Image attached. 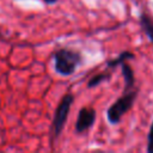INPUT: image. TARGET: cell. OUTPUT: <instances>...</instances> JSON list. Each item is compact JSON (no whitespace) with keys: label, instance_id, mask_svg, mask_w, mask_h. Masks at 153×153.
<instances>
[{"label":"cell","instance_id":"cell-1","mask_svg":"<svg viewBox=\"0 0 153 153\" xmlns=\"http://www.w3.org/2000/svg\"><path fill=\"white\" fill-rule=\"evenodd\" d=\"M55 68L61 75H71L79 66L80 54L68 49H61L55 54Z\"/></svg>","mask_w":153,"mask_h":153},{"label":"cell","instance_id":"cell-2","mask_svg":"<svg viewBox=\"0 0 153 153\" xmlns=\"http://www.w3.org/2000/svg\"><path fill=\"white\" fill-rule=\"evenodd\" d=\"M136 93L134 91L126 92L121 98H118L109 109H108V120L112 123L116 124L120 122L122 116L133 106V103L135 100Z\"/></svg>","mask_w":153,"mask_h":153},{"label":"cell","instance_id":"cell-3","mask_svg":"<svg viewBox=\"0 0 153 153\" xmlns=\"http://www.w3.org/2000/svg\"><path fill=\"white\" fill-rule=\"evenodd\" d=\"M72 102H73V97L71 94H66L56 109L55 117H54V131L56 135L60 134V131L62 130V128L65 126V122L67 120Z\"/></svg>","mask_w":153,"mask_h":153},{"label":"cell","instance_id":"cell-4","mask_svg":"<svg viewBox=\"0 0 153 153\" xmlns=\"http://www.w3.org/2000/svg\"><path fill=\"white\" fill-rule=\"evenodd\" d=\"M96 120V111L92 108H82L79 111L78 121L75 123V129L78 133H82L88 129Z\"/></svg>","mask_w":153,"mask_h":153},{"label":"cell","instance_id":"cell-5","mask_svg":"<svg viewBox=\"0 0 153 153\" xmlns=\"http://www.w3.org/2000/svg\"><path fill=\"white\" fill-rule=\"evenodd\" d=\"M140 23H141V26H142L143 31L146 32V35L153 42V18L143 13V14H141Z\"/></svg>","mask_w":153,"mask_h":153},{"label":"cell","instance_id":"cell-6","mask_svg":"<svg viewBox=\"0 0 153 153\" xmlns=\"http://www.w3.org/2000/svg\"><path fill=\"white\" fill-rule=\"evenodd\" d=\"M120 65H121V67H122V73H123V76H124L126 87H127V90H128L129 87H131V86L134 85V74H133L131 68H130L127 63H124V61H123L122 63H120Z\"/></svg>","mask_w":153,"mask_h":153},{"label":"cell","instance_id":"cell-7","mask_svg":"<svg viewBox=\"0 0 153 153\" xmlns=\"http://www.w3.org/2000/svg\"><path fill=\"white\" fill-rule=\"evenodd\" d=\"M130 57H133V54H131V53H128V51H124V53H122L117 59H115V60H112V61H109V62H108V67H115V66L122 63L124 60L130 59Z\"/></svg>","mask_w":153,"mask_h":153},{"label":"cell","instance_id":"cell-8","mask_svg":"<svg viewBox=\"0 0 153 153\" xmlns=\"http://www.w3.org/2000/svg\"><path fill=\"white\" fill-rule=\"evenodd\" d=\"M109 79V75L103 73V74H98V75H94L90 81H88V87H93V86H97L98 84H100L102 81Z\"/></svg>","mask_w":153,"mask_h":153},{"label":"cell","instance_id":"cell-9","mask_svg":"<svg viewBox=\"0 0 153 153\" xmlns=\"http://www.w3.org/2000/svg\"><path fill=\"white\" fill-rule=\"evenodd\" d=\"M148 153H153V123L151 126L149 133H148V146H147Z\"/></svg>","mask_w":153,"mask_h":153},{"label":"cell","instance_id":"cell-10","mask_svg":"<svg viewBox=\"0 0 153 153\" xmlns=\"http://www.w3.org/2000/svg\"><path fill=\"white\" fill-rule=\"evenodd\" d=\"M44 1H47V2H50V4H51V2H55L56 0H44Z\"/></svg>","mask_w":153,"mask_h":153}]
</instances>
